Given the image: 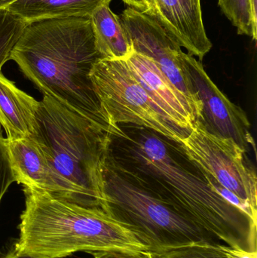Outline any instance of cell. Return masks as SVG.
<instances>
[{"instance_id":"cell-17","label":"cell","mask_w":257,"mask_h":258,"mask_svg":"<svg viewBox=\"0 0 257 258\" xmlns=\"http://www.w3.org/2000/svg\"><path fill=\"white\" fill-rule=\"evenodd\" d=\"M27 23L6 9H0V70L10 60L11 53Z\"/></svg>"},{"instance_id":"cell-21","label":"cell","mask_w":257,"mask_h":258,"mask_svg":"<svg viewBox=\"0 0 257 258\" xmlns=\"http://www.w3.org/2000/svg\"><path fill=\"white\" fill-rule=\"evenodd\" d=\"M128 7L149 16L155 6V0H122Z\"/></svg>"},{"instance_id":"cell-10","label":"cell","mask_w":257,"mask_h":258,"mask_svg":"<svg viewBox=\"0 0 257 258\" xmlns=\"http://www.w3.org/2000/svg\"><path fill=\"white\" fill-rule=\"evenodd\" d=\"M149 17L199 61L212 48L204 25L201 0H155Z\"/></svg>"},{"instance_id":"cell-15","label":"cell","mask_w":257,"mask_h":258,"mask_svg":"<svg viewBox=\"0 0 257 258\" xmlns=\"http://www.w3.org/2000/svg\"><path fill=\"white\" fill-rule=\"evenodd\" d=\"M97 48L103 59L126 60L134 48L119 16L104 5L91 15Z\"/></svg>"},{"instance_id":"cell-25","label":"cell","mask_w":257,"mask_h":258,"mask_svg":"<svg viewBox=\"0 0 257 258\" xmlns=\"http://www.w3.org/2000/svg\"><path fill=\"white\" fill-rule=\"evenodd\" d=\"M154 256H155V255H154ZM155 258H158V257H155Z\"/></svg>"},{"instance_id":"cell-14","label":"cell","mask_w":257,"mask_h":258,"mask_svg":"<svg viewBox=\"0 0 257 258\" xmlns=\"http://www.w3.org/2000/svg\"><path fill=\"white\" fill-rule=\"evenodd\" d=\"M112 0H17L6 9L26 23L48 18L91 17Z\"/></svg>"},{"instance_id":"cell-1","label":"cell","mask_w":257,"mask_h":258,"mask_svg":"<svg viewBox=\"0 0 257 258\" xmlns=\"http://www.w3.org/2000/svg\"><path fill=\"white\" fill-rule=\"evenodd\" d=\"M106 160L222 243L257 251V222L223 198L187 157L178 143L134 125L110 133Z\"/></svg>"},{"instance_id":"cell-12","label":"cell","mask_w":257,"mask_h":258,"mask_svg":"<svg viewBox=\"0 0 257 258\" xmlns=\"http://www.w3.org/2000/svg\"><path fill=\"white\" fill-rule=\"evenodd\" d=\"M8 145L17 183L71 201L64 182L36 141L33 139L8 141Z\"/></svg>"},{"instance_id":"cell-18","label":"cell","mask_w":257,"mask_h":258,"mask_svg":"<svg viewBox=\"0 0 257 258\" xmlns=\"http://www.w3.org/2000/svg\"><path fill=\"white\" fill-rule=\"evenodd\" d=\"M155 256L158 258H229L218 248V244L207 243L194 244Z\"/></svg>"},{"instance_id":"cell-4","label":"cell","mask_w":257,"mask_h":258,"mask_svg":"<svg viewBox=\"0 0 257 258\" xmlns=\"http://www.w3.org/2000/svg\"><path fill=\"white\" fill-rule=\"evenodd\" d=\"M111 132L44 95L36 113L34 140L81 206L101 207L102 170Z\"/></svg>"},{"instance_id":"cell-5","label":"cell","mask_w":257,"mask_h":258,"mask_svg":"<svg viewBox=\"0 0 257 258\" xmlns=\"http://www.w3.org/2000/svg\"><path fill=\"white\" fill-rule=\"evenodd\" d=\"M102 175L101 209L137 236L154 255L194 244L222 243L153 194L119 174L106 159Z\"/></svg>"},{"instance_id":"cell-13","label":"cell","mask_w":257,"mask_h":258,"mask_svg":"<svg viewBox=\"0 0 257 258\" xmlns=\"http://www.w3.org/2000/svg\"><path fill=\"white\" fill-rule=\"evenodd\" d=\"M39 101L6 78L0 70V125L8 141L30 139L35 135Z\"/></svg>"},{"instance_id":"cell-8","label":"cell","mask_w":257,"mask_h":258,"mask_svg":"<svg viewBox=\"0 0 257 258\" xmlns=\"http://www.w3.org/2000/svg\"><path fill=\"white\" fill-rule=\"evenodd\" d=\"M134 51L153 60L193 107L196 119L201 105L186 73L187 53L153 18L128 7L119 15Z\"/></svg>"},{"instance_id":"cell-19","label":"cell","mask_w":257,"mask_h":258,"mask_svg":"<svg viewBox=\"0 0 257 258\" xmlns=\"http://www.w3.org/2000/svg\"><path fill=\"white\" fill-rule=\"evenodd\" d=\"M16 182L9 156L8 140L0 132V203L9 186Z\"/></svg>"},{"instance_id":"cell-9","label":"cell","mask_w":257,"mask_h":258,"mask_svg":"<svg viewBox=\"0 0 257 258\" xmlns=\"http://www.w3.org/2000/svg\"><path fill=\"white\" fill-rule=\"evenodd\" d=\"M186 73L200 102V113L196 121L200 122L209 133L232 140L246 153L251 147L255 150L250 121L244 110L218 89L202 62L188 53Z\"/></svg>"},{"instance_id":"cell-20","label":"cell","mask_w":257,"mask_h":258,"mask_svg":"<svg viewBox=\"0 0 257 258\" xmlns=\"http://www.w3.org/2000/svg\"><path fill=\"white\" fill-rule=\"evenodd\" d=\"M93 258H155L149 251L126 249H111L89 252Z\"/></svg>"},{"instance_id":"cell-6","label":"cell","mask_w":257,"mask_h":258,"mask_svg":"<svg viewBox=\"0 0 257 258\" xmlns=\"http://www.w3.org/2000/svg\"><path fill=\"white\" fill-rule=\"evenodd\" d=\"M90 78L112 128L124 124L144 127L176 143L190 135L160 111L126 60L101 59L94 65Z\"/></svg>"},{"instance_id":"cell-11","label":"cell","mask_w":257,"mask_h":258,"mask_svg":"<svg viewBox=\"0 0 257 258\" xmlns=\"http://www.w3.org/2000/svg\"><path fill=\"white\" fill-rule=\"evenodd\" d=\"M126 62L136 80L160 111L180 128L191 132L196 121L193 107L153 60L134 51Z\"/></svg>"},{"instance_id":"cell-3","label":"cell","mask_w":257,"mask_h":258,"mask_svg":"<svg viewBox=\"0 0 257 258\" xmlns=\"http://www.w3.org/2000/svg\"><path fill=\"white\" fill-rule=\"evenodd\" d=\"M15 248L38 258H63L77 251L111 249L148 251L131 232L101 207L81 206L45 191L24 186Z\"/></svg>"},{"instance_id":"cell-22","label":"cell","mask_w":257,"mask_h":258,"mask_svg":"<svg viewBox=\"0 0 257 258\" xmlns=\"http://www.w3.org/2000/svg\"><path fill=\"white\" fill-rule=\"evenodd\" d=\"M218 248L229 258H257V251H244L223 243L218 244Z\"/></svg>"},{"instance_id":"cell-2","label":"cell","mask_w":257,"mask_h":258,"mask_svg":"<svg viewBox=\"0 0 257 258\" xmlns=\"http://www.w3.org/2000/svg\"><path fill=\"white\" fill-rule=\"evenodd\" d=\"M101 59L90 17L27 23L10 55L44 95L111 132L90 78L94 65Z\"/></svg>"},{"instance_id":"cell-24","label":"cell","mask_w":257,"mask_h":258,"mask_svg":"<svg viewBox=\"0 0 257 258\" xmlns=\"http://www.w3.org/2000/svg\"><path fill=\"white\" fill-rule=\"evenodd\" d=\"M15 1L17 0H0V9H6L9 5Z\"/></svg>"},{"instance_id":"cell-16","label":"cell","mask_w":257,"mask_h":258,"mask_svg":"<svg viewBox=\"0 0 257 258\" xmlns=\"http://www.w3.org/2000/svg\"><path fill=\"white\" fill-rule=\"evenodd\" d=\"M225 16L236 27L238 35L257 39V8L252 0H218Z\"/></svg>"},{"instance_id":"cell-23","label":"cell","mask_w":257,"mask_h":258,"mask_svg":"<svg viewBox=\"0 0 257 258\" xmlns=\"http://www.w3.org/2000/svg\"><path fill=\"white\" fill-rule=\"evenodd\" d=\"M0 258H38L33 257V256L29 255L27 254H24V253H20L17 251L15 248H12L10 251H8L6 254H2L0 255Z\"/></svg>"},{"instance_id":"cell-7","label":"cell","mask_w":257,"mask_h":258,"mask_svg":"<svg viewBox=\"0 0 257 258\" xmlns=\"http://www.w3.org/2000/svg\"><path fill=\"white\" fill-rule=\"evenodd\" d=\"M178 145L209 183L232 192L257 215L256 171L236 143L209 133L195 121L190 135Z\"/></svg>"}]
</instances>
